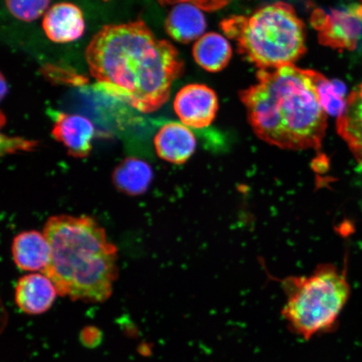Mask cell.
Returning a JSON list of instances; mask_svg holds the SVG:
<instances>
[{"instance_id": "1", "label": "cell", "mask_w": 362, "mask_h": 362, "mask_svg": "<svg viewBox=\"0 0 362 362\" xmlns=\"http://www.w3.org/2000/svg\"><path fill=\"white\" fill-rule=\"evenodd\" d=\"M85 56L98 90L143 113L168 101L184 70L177 49L158 39L142 20L103 26Z\"/></svg>"}, {"instance_id": "2", "label": "cell", "mask_w": 362, "mask_h": 362, "mask_svg": "<svg viewBox=\"0 0 362 362\" xmlns=\"http://www.w3.org/2000/svg\"><path fill=\"white\" fill-rule=\"evenodd\" d=\"M316 75L296 65L257 72V83L240 94L257 137L292 151L320 148L327 115L317 95Z\"/></svg>"}, {"instance_id": "3", "label": "cell", "mask_w": 362, "mask_h": 362, "mask_svg": "<svg viewBox=\"0 0 362 362\" xmlns=\"http://www.w3.org/2000/svg\"><path fill=\"white\" fill-rule=\"evenodd\" d=\"M43 233L52 250L44 274L58 296L74 301L103 303L112 296L119 277L117 249L106 230L87 216L49 217Z\"/></svg>"}, {"instance_id": "4", "label": "cell", "mask_w": 362, "mask_h": 362, "mask_svg": "<svg viewBox=\"0 0 362 362\" xmlns=\"http://www.w3.org/2000/svg\"><path fill=\"white\" fill-rule=\"evenodd\" d=\"M221 29L259 71L294 65L306 52L304 23L286 3L269 4L251 16L230 17L221 22Z\"/></svg>"}, {"instance_id": "5", "label": "cell", "mask_w": 362, "mask_h": 362, "mask_svg": "<svg viewBox=\"0 0 362 362\" xmlns=\"http://www.w3.org/2000/svg\"><path fill=\"white\" fill-rule=\"evenodd\" d=\"M283 288V318L305 339L334 327L351 292L345 272L332 264H321L310 275L289 277L284 280Z\"/></svg>"}, {"instance_id": "6", "label": "cell", "mask_w": 362, "mask_h": 362, "mask_svg": "<svg viewBox=\"0 0 362 362\" xmlns=\"http://www.w3.org/2000/svg\"><path fill=\"white\" fill-rule=\"evenodd\" d=\"M325 47L354 49L362 35V4H353L329 12L316 10L311 19Z\"/></svg>"}, {"instance_id": "7", "label": "cell", "mask_w": 362, "mask_h": 362, "mask_svg": "<svg viewBox=\"0 0 362 362\" xmlns=\"http://www.w3.org/2000/svg\"><path fill=\"white\" fill-rule=\"evenodd\" d=\"M218 98L214 90L203 84L185 86L176 94L174 110L188 128L204 129L215 119Z\"/></svg>"}, {"instance_id": "8", "label": "cell", "mask_w": 362, "mask_h": 362, "mask_svg": "<svg viewBox=\"0 0 362 362\" xmlns=\"http://www.w3.org/2000/svg\"><path fill=\"white\" fill-rule=\"evenodd\" d=\"M58 293L55 284L42 273L23 276L15 289L16 304L26 315H39L52 307Z\"/></svg>"}, {"instance_id": "9", "label": "cell", "mask_w": 362, "mask_h": 362, "mask_svg": "<svg viewBox=\"0 0 362 362\" xmlns=\"http://www.w3.org/2000/svg\"><path fill=\"white\" fill-rule=\"evenodd\" d=\"M11 252L18 269L30 273H44L52 259L51 246L44 233L25 230L13 240Z\"/></svg>"}, {"instance_id": "10", "label": "cell", "mask_w": 362, "mask_h": 362, "mask_svg": "<svg viewBox=\"0 0 362 362\" xmlns=\"http://www.w3.org/2000/svg\"><path fill=\"white\" fill-rule=\"evenodd\" d=\"M52 134L54 139L64 144L68 155L72 157H87L92 149L94 127L83 116L57 113Z\"/></svg>"}, {"instance_id": "11", "label": "cell", "mask_w": 362, "mask_h": 362, "mask_svg": "<svg viewBox=\"0 0 362 362\" xmlns=\"http://www.w3.org/2000/svg\"><path fill=\"white\" fill-rule=\"evenodd\" d=\"M42 27L45 35L53 42H74L84 33L83 12L74 4H54L45 12Z\"/></svg>"}, {"instance_id": "12", "label": "cell", "mask_w": 362, "mask_h": 362, "mask_svg": "<svg viewBox=\"0 0 362 362\" xmlns=\"http://www.w3.org/2000/svg\"><path fill=\"white\" fill-rule=\"evenodd\" d=\"M153 144L158 156L162 160L181 165L187 162L196 151L197 139L187 126L170 122L158 131Z\"/></svg>"}, {"instance_id": "13", "label": "cell", "mask_w": 362, "mask_h": 362, "mask_svg": "<svg viewBox=\"0 0 362 362\" xmlns=\"http://www.w3.org/2000/svg\"><path fill=\"white\" fill-rule=\"evenodd\" d=\"M174 4L165 21V30L180 43L198 40L206 29V18L192 1L170 2Z\"/></svg>"}, {"instance_id": "14", "label": "cell", "mask_w": 362, "mask_h": 362, "mask_svg": "<svg viewBox=\"0 0 362 362\" xmlns=\"http://www.w3.org/2000/svg\"><path fill=\"white\" fill-rule=\"evenodd\" d=\"M337 131L362 167V83L348 98L346 111L337 119Z\"/></svg>"}, {"instance_id": "15", "label": "cell", "mask_w": 362, "mask_h": 362, "mask_svg": "<svg viewBox=\"0 0 362 362\" xmlns=\"http://www.w3.org/2000/svg\"><path fill=\"white\" fill-rule=\"evenodd\" d=\"M153 179V171L148 163L137 158H127L112 173L115 187L129 196H139L147 192Z\"/></svg>"}, {"instance_id": "16", "label": "cell", "mask_w": 362, "mask_h": 362, "mask_svg": "<svg viewBox=\"0 0 362 362\" xmlns=\"http://www.w3.org/2000/svg\"><path fill=\"white\" fill-rule=\"evenodd\" d=\"M233 51L228 40L218 33H207L197 40L193 57L199 66L210 72L223 70L232 58Z\"/></svg>"}, {"instance_id": "17", "label": "cell", "mask_w": 362, "mask_h": 362, "mask_svg": "<svg viewBox=\"0 0 362 362\" xmlns=\"http://www.w3.org/2000/svg\"><path fill=\"white\" fill-rule=\"evenodd\" d=\"M315 85L321 107L325 113L341 117L347 105L345 85L339 81L329 80L320 72H317Z\"/></svg>"}, {"instance_id": "18", "label": "cell", "mask_w": 362, "mask_h": 362, "mask_svg": "<svg viewBox=\"0 0 362 362\" xmlns=\"http://www.w3.org/2000/svg\"><path fill=\"white\" fill-rule=\"evenodd\" d=\"M8 11L16 19L23 21H33L48 11L49 1H12L6 2Z\"/></svg>"}, {"instance_id": "19", "label": "cell", "mask_w": 362, "mask_h": 362, "mask_svg": "<svg viewBox=\"0 0 362 362\" xmlns=\"http://www.w3.org/2000/svg\"><path fill=\"white\" fill-rule=\"evenodd\" d=\"M194 6L200 8L202 11H211L223 8L228 2L221 1H192Z\"/></svg>"}, {"instance_id": "20", "label": "cell", "mask_w": 362, "mask_h": 362, "mask_svg": "<svg viewBox=\"0 0 362 362\" xmlns=\"http://www.w3.org/2000/svg\"><path fill=\"white\" fill-rule=\"evenodd\" d=\"M1 87H2L1 88V98L3 99L4 97V95L6 94V90H7L6 80H4L3 74H1Z\"/></svg>"}]
</instances>
